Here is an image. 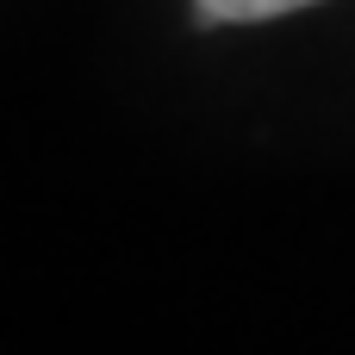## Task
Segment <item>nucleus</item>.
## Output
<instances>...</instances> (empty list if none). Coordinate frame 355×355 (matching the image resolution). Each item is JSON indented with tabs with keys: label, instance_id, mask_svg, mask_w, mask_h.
I'll list each match as a JSON object with an SVG mask.
<instances>
[{
	"label": "nucleus",
	"instance_id": "obj_1",
	"mask_svg": "<svg viewBox=\"0 0 355 355\" xmlns=\"http://www.w3.org/2000/svg\"><path fill=\"white\" fill-rule=\"evenodd\" d=\"M312 0H193V12L206 25H250V19H281V12H300Z\"/></svg>",
	"mask_w": 355,
	"mask_h": 355
}]
</instances>
